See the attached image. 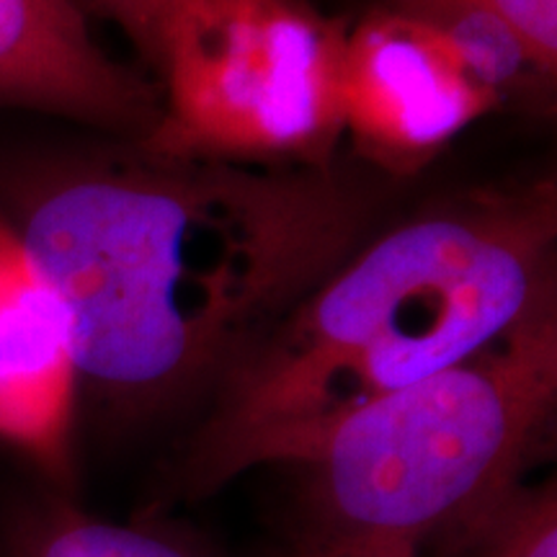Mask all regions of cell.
Listing matches in <instances>:
<instances>
[{
    "mask_svg": "<svg viewBox=\"0 0 557 557\" xmlns=\"http://www.w3.org/2000/svg\"><path fill=\"white\" fill-rule=\"evenodd\" d=\"M13 227L65 310L78 385L176 400L357 248L372 197L331 165L94 156L13 178Z\"/></svg>",
    "mask_w": 557,
    "mask_h": 557,
    "instance_id": "cell-1",
    "label": "cell"
},
{
    "mask_svg": "<svg viewBox=\"0 0 557 557\" xmlns=\"http://www.w3.org/2000/svg\"><path fill=\"white\" fill-rule=\"evenodd\" d=\"M553 181L485 191L354 250L222 374L178 480L292 465L341 418L470 359L555 292Z\"/></svg>",
    "mask_w": 557,
    "mask_h": 557,
    "instance_id": "cell-2",
    "label": "cell"
},
{
    "mask_svg": "<svg viewBox=\"0 0 557 557\" xmlns=\"http://www.w3.org/2000/svg\"><path fill=\"white\" fill-rule=\"evenodd\" d=\"M557 400L549 292L491 346L341 418L297 462L282 557H421L521 480Z\"/></svg>",
    "mask_w": 557,
    "mask_h": 557,
    "instance_id": "cell-3",
    "label": "cell"
},
{
    "mask_svg": "<svg viewBox=\"0 0 557 557\" xmlns=\"http://www.w3.org/2000/svg\"><path fill=\"white\" fill-rule=\"evenodd\" d=\"M346 29L302 0H184L160 34L165 101L139 150L331 165L344 137Z\"/></svg>",
    "mask_w": 557,
    "mask_h": 557,
    "instance_id": "cell-4",
    "label": "cell"
},
{
    "mask_svg": "<svg viewBox=\"0 0 557 557\" xmlns=\"http://www.w3.org/2000/svg\"><path fill=\"white\" fill-rule=\"evenodd\" d=\"M498 101L426 21L389 9L346 32L344 135L387 173L423 169Z\"/></svg>",
    "mask_w": 557,
    "mask_h": 557,
    "instance_id": "cell-5",
    "label": "cell"
},
{
    "mask_svg": "<svg viewBox=\"0 0 557 557\" xmlns=\"http://www.w3.org/2000/svg\"><path fill=\"white\" fill-rule=\"evenodd\" d=\"M0 107L109 129H148L152 88L96 45L75 0H0Z\"/></svg>",
    "mask_w": 557,
    "mask_h": 557,
    "instance_id": "cell-6",
    "label": "cell"
},
{
    "mask_svg": "<svg viewBox=\"0 0 557 557\" xmlns=\"http://www.w3.org/2000/svg\"><path fill=\"white\" fill-rule=\"evenodd\" d=\"M75 389L65 310L18 230L0 212V436L58 468Z\"/></svg>",
    "mask_w": 557,
    "mask_h": 557,
    "instance_id": "cell-7",
    "label": "cell"
},
{
    "mask_svg": "<svg viewBox=\"0 0 557 557\" xmlns=\"http://www.w3.org/2000/svg\"><path fill=\"white\" fill-rule=\"evenodd\" d=\"M421 557H557L555 483L519 480L436 537Z\"/></svg>",
    "mask_w": 557,
    "mask_h": 557,
    "instance_id": "cell-8",
    "label": "cell"
},
{
    "mask_svg": "<svg viewBox=\"0 0 557 557\" xmlns=\"http://www.w3.org/2000/svg\"><path fill=\"white\" fill-rule=\"evenodd\" d=\"M393 9L436 29L500 24L521 41L542 75L555 73L557 0H393Z\"/></svg>",
    "mask_w": 557,
    "mask_h": 557,
    "instance_id": "cell-9",
    "label": "cell"
},
{
    "mask_svg": "<svg viewBox=\"0 0 557 557\" xmlns=\"http://www.w3.org/2000/svg\"><path fill=\"white\" fill-rule=\"evenodd\" d=\"M37 557H194L169 537L109 521L73 519L54 527Z\"/></svg>",
    "mask_w": 557,
    "mask_h": 557,
    "instance_id": "cell-10",
    "label": "cell"
},
{
    "mask_svg": "<svg viewBox=\"0 0 557 557\" xmlns=\"http://www.w3.org/2000/svg\"><path fill=\"white\" fill-rule=\"evenodd\" d=\"M181 3L184 0H109L107 13L120 21L129 37L156 60L160 34L176 16Z\"/></svg>",
    "mask_w": 557,
    "mask_h": 557,
    "instance_id": "cell-11",
    "label": "cell"
},
{
    "mask_svg": "<svg viewBox=\"0 0 557 557\" xmlns=\"http://www.w3.org/2000/svg\"><path fill=\"white\" fill-rule=\"evenodd\" d=\"M86 13H107L109 0H75Z\"/></svg>",
    "mask_w": 557,
    "mask_h": 557,
    "instance_id": "cell-12",
    "label": "cell"
}]
</instances>
